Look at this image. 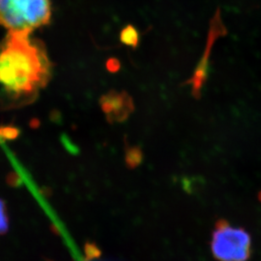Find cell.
Masks as SVG:
<instances>
[{"label": "cell", "mask_w": 261, "mask_h": 261, "mask_svg": "<svg viewBox=\"0 0 261 261\" xmlns=\"http://www.w3.org/2000/svg\"><path fill=\"white\" fill-rule=\"evenodd\" d=\"M19 134V130L13 126H1L0 127V140H13Z\"/></svg>", "instance_id": "ba28073f"}, {"label": "cell", "mask_w": 261, "mask_h": 261, "mask_svg": "<svg viewBox=\"0 0 261 261\" xmlns=\"http://www.w3.org/2000/svg\"><path fill=\"white\" fill-rule=\"evenodd\" d=\"M51 18V0H0V26L8 32L32 34Z\"/></svg>", "instance_id": "7a4b0ae2"}, {"label": "cell", "mask_w": 261, "mask_h": 261, "mask_svg": "<svg viewBox=\"0 0 261 261\" xmlns=\"http://www.w3.org/2000/svg\"><path fill=\"white\" fill-rule=\"evenodd\" d=\"M212 252L218 261H248L252 254L250 234L225 220H218L210 242Z\"/></svg>", "instance_id": "3957f363"}, {"label": "cell", "mask_w": 261, "mask_h": 261, "mask_svg": "<svg viewBox=\"0 0 261 261\" xmlns=\"http://www.w3.org/2000/svg\"><path fill=\"white\" fill-rule=\"evenodd\" d=\"M226 33H228V30H226V26L223 24L222 20L220 17V10L218 8L216 14H214L212 19L210 22V30L204 55L196 67L193 76L191 77L190 79L188 80L187 82H184V84H191L192 94L196 98H200L202 88L206 82L210 50L212 48L215 42L220 36H226Z\"/></svg>", "instance_id": "277c9868"}, {"label": "cell", "mask_w": 261, "mask_h": 261, "mask_svg": "<svg viewBox=\"0 0 261 261\" xmlns=\"http://www.w3.org/2000/svg\"><path fill=\"white\" fill-rule=\"evenodd\" d=\"M140 35L133 26H127L121 32V41L127 46L136 48L139 44Z\"/></svg>", "instance_id": "8992f818"}, {"label": "cell", "mask_w": 261, "mask_h": 261, "mask_svg": "<svg viewBox=\"0 0 261 261\" xmlns=\"http://www.w3.org/2000/svg\"><path fill=\"white\" fill-rule=\"evenodd\" d=\"M101 108L110 122H121L128 120L134 110L133 99L124 92L111 90L100 100Z\"/></svg>", "instance_id": "5b68a950"}, {"label": "cell", "mask_w": 261, "mask_h": 261, "mask_svg": "<svg viewBox=\"0 0 261 261\" xmlns=\"http://www.w3.org/2000/svg\"><path fill=\"white\" fill-rule=\"evenodd\" d=\"M52 64L46 46L30 33L8 32L0 44V99L6 108L32 102L48 84Z\"/></svg>", "instance_id": "6da1fadb"}, {"label": "cell", "mask_w": 261, "mask_h": 261, "mask_svg": "<svg viewBox=\"0 0 261 261\" xmlns=\"http://www.w3.org/2000/svg\"><path fill=\"white\" fill-rule=\"evenodd\" d=\"M10 228L8 210L6 202L0 198V236L6 234Z\"/></svg>", "instance_id": "52a82bcc"}, {"label": "cell", "mask_w": 261, "mask_h": 261, "mask_svg": "<svg viewBox=\"0 0 261 261\" xmlns=\"http://www.w3.org/2000/svg\"><path fill=\"white\" fill-rule=\"evenodd\" d=\"M128 165L134 166L140 162L142 160V152L137 148H132L128 152V158H127Z\"/></svg>", "instance_id": "9c48e42d"}]
</instances>
